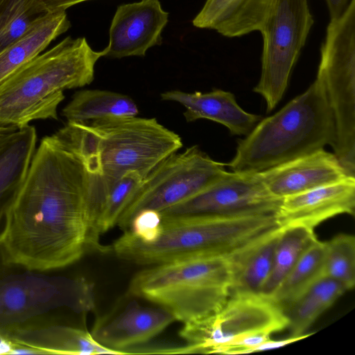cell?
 Listing matches in <instances>:
<instances>
[{
	"label": "cell",
	"mask_w": 355,
	"mask_h": 355,
	"mask_svg": "<svg viewBox=\"0 0 355 355\" xmlns=\"http://www.w3.org/2000/svg\"><path fill=\"white\" fill-rule=\"evenodd\" d=\"M107 192L101 174L88 169L54 135L43 137L4 214L2 262L44 272L79 260L90 250L89 239L100 242Z\"/></svg>",
	"instance_id": "obj_1"
},
{
	"label": "cell",
	"mask_w": 355,
	"mask_h": 355,
	"mask_svg": "<svg viewBox=\"0 0 355 355\" xmlns=\"http://www.w3.org/2000/svg\"><path fill=\"white\" fill-rule=\"evenodd\" d=\"M280 228L275 214L233 217L162 215L160 233L155 241L142 243L126 230L108 251L144 266L196 257L230 259Z\"/></svg>",
	"instance_id": "obj_2"
},
{
	"label": "cell",
	"mask_w": 355,
	"mask_h": 355,
	"mask_svg": "<svg viewBox=\"0 0 355 355\" xmlns=\"http://www.w3.org/2000/svg\"><path fill=\"white\" fill-rule=\"evenodd\" d=\"M105 51H94L85 37H67L28 62L0 83V129L17 130L39 119H58L65 89L94 80Z\"/></svg>",
	"instance_id": "obj_3"
},
{
	"label": "cell",
	"mask_w": 355,
	"mask_h": 355,
	"mask_svg": "<svg viewBox=\"0 0 355 355\" xmlns=\"http://www.w3.org/2000/svg\"><path fill=\"white\" fill-rule=\"evenodd\" d=\"M335 127L324 89L317 78L274 114L261 119L227 165L233 172L256 173L333 146Z\"/></svg>",
	"instance_id": "obj_4"
},
{
	"label": "cell",
	"mask_w": 355,
	"mask_h": 355,
	"mask_svg": "<svg viewBox=\"0 0 355 355\" xmlns=\"http://www.w3.org/2000/svg\"><path fill=\"white\" fill-rule=\"evenodd\" d=\"M232 279L230 259L189 257L139 271L128 293L165 309L184 324L217 310L230 295Z\"/></svg>",
	"instance_id": "obj_5"
},
{
	"label": "cell",
	"mask_w": 355,
	"mask_h": 355,
	"mask_svg": "<svg viewBox=\"0 0 355 355\" xmlns=\"http://www.w3.org/2000/svg\"><path fill=\"white\" fill-rule=\"evenodd\" d=\"M316 78L334 119V153L347 175L355 177V0L330 18Z\"/></svg>",
	"instance_id": "obj_6"
},
{
	"label": "cell",
	"mask_w": 355,
	"mask_h": 355,
	"mask_svg": "<svg viewBox=\"0 0 355 355\" xmlns=\"http://www.w3.org/2000/svg\"><path fill=\"white\" fill-rule=\"evenodd\" d=\"M94 307L93 287L84 278L30 270L0 277V335L55 323V313L62 309L85 313Z\"/></svg>",
	"instance_id": "obj_7"
},
{
	"label": "cell",
	"mask_w": 355,
	"mask_h": 355,
	"mask_svg": "<svg viewBox=\"0 0 355 355\" xmlns=\"http://www.w3.org/2000/svg\"><path fill=\"white\" fill-rule=\"evenodd\" d=\"M86 123L97 135L100 170L108 184L131 172L144 178L182 146L180 136L154 118L115 116Z\"/></svg>",
	"instance_id": "obj_8"
},
{
	"label": "cell",
	"mask_w": 355,
	"mask_h": 355,
	"mask_svg": "<svg viewBox=\"0 0 355 355\" xmlns=\"http://www.w3.org/2000/svg\"><path fill=\"white\" fill-rule=\"evenodd\" d=\"M288 323L284 311L271 297L235 292L215 311L184 323L179 334L189 354H225L234 343L254 334L270 336Z\"/></svg>",
	"instance_id": "obj_9"
},
{
	"label": "cell",
	"mask_w": 355,
	"mask_h": 355,
	"mask_svg": "<svg viewBox=\"0 0 355 355\" xmlns=\"http://www.w3.org/2000/svg\"><path fill=\"white\" fill-rule=\"evenodd\" d=\"M225 164L211 159L198 146L174 153L146 175L132 192L116 225L124 231L139 211L161 212L220 180Z\"/></svg>",
	"instance_id": "obj_10"
},
{
	"label": "cell",
	"mask_w": 355,
	"mask_h": 355,
	"mask_svg": "<svg viewBox=\"0 0 355 355\" xmlns=\"http://www.w3.org/2000/svg\"><path fill=\"white\" fill-rule=\"evenodd\" d=\"M313 24L308 0H277L259 31L261 71L253 91L265 100L267 112L282 98Z\"/></svg>",
	"instance_id": "obj_11"
},
{
	"label": "cell",
	"mask_w": 355,
	"mask_h": 355,
	"mask_svg": "<svg viewBox=\"0 0 355 355\" xmlns=\"http://www.w3.org/2000/svg\"><path fill=\"white\" fill-rule=\"evenodd\" d=\"M282 199L272 196L258 173L227 172L218 181L162 211V216L233 217L276 214Z\"/></svg>",
	"instance_id": "obj_12"
},
{
	"label": "cell",
	"mask_w": 355,
	"mask_h": 355,
	"mask_svg": "<svg viewBox=\"0 0 355 355\" xmlns=\"http://www.w3.org/2000/svg\"><path fill=\"white\" fill-rule=\"evenodd\" d=\"M128 293L96 320L91 334L101 345L123 352L146 343L175 320L161 306H144Z\"/></svg>",
	"instance_id": "obj_13"
},
{
	"label": "cell",
	"mask_w": 355,
	"mask_h": 355,
	"mask_svg": "<svg viewBox=\"0 0 355 355\" xmlns=\"http://www.w3.org/2000/svg\"><path fill=\"white\" fill-rule=\"evenodd\" d=\"M168 13L159 0H141L119 6L110 28V42L105 56L112 58L144 56L159 43Z\"/></svg>",
	"instance_id": "obj_14"
},
{
	"label": "cell",
	"mask_w": 355,
	"mask_h": 355,
	"mask_svg": "<svg viewBox=\"0 0 355 355\" xmlns=\"http://www.w3.org/2000/svg\"><path fill=\"white\" fill-rule=\"evenodd\" d=\"M355 177L282 198L277 216L284 227L300 225L314 230L340 214L354 215Z\"/></svg>",
	"instance_id": "obj_15"
},
{
	"label": "cell",
	"mask_w": 355,
	"mask_h": 355,
	"mask_svg": "<svg viewBox=\"0 0 355 355\" xmlns=\"http://www.w3.org/2000/svg\"><path fill=\"white\" fill-rule=\"evenodd\" d=\"M258 174L266 190L279 199L336 182L349 176L334 153L324 148Z\"/></svg>",
	"instance_id": "obj_16"
},
{
	"label": "cell",
	"mask_w": 355,
	"mask_h": 355,
	"mask_svg": "<svg viewBox=\"0 0 355 355\" xmlns=\"http://www.w3.org/2000/svg\"><path fill=\"white\" fill-rule=\"evenodd\" d=\"M161 98L183 105L187 121H213L225 126L232 135H248L262 118L245 112L232 93L219 89L205 93L171 90L162 93Z\"/></svg>",
	"instance_id": "obj_17"
},
{
	"label": "cell",
	"mask_w": 355,
	"mask_h": 355,
	"mask_svg": "<svg viewBox=\"0 0 355 355\" xmlns=\"http://www.w3.org/2000/svg\"><path fill=\"white\" fill-rule=\"evenodd\" d=\"M277 0H207L193 20L200 28L217 31L227 37L259 31Z\"/></svg>",
	"instance_id": "obj_18"
},
{
	"label": "cell",
	"mask_w": 355,
	"mask_h": 355,
	"mask_svg": "<svg viewBox=\"0 0 355 355\" xmlns=\"http://www.w3.org/2000/svg\"><path fill=\"white\" fill-rule=\"evenodd\" d=\"M8 337L40 354H125L101 345L87 331L57 323L19 329Z\"/></svg>",
	"instance_id": "obj_19"
},
{
	"label": "cell",
	"mask_w": 355,
	"mask_h": 355,
	"mask_svg": "<svg viewBox=\"0 0 355 355\" xmlns=\"http://www.w3.org/2000/svg\"><path fill=\"white\" fill-rule=\"evenodd\" d=\"M70 26L65 10L49 12L0 53V83Z\"/></svg>",
	"instance_id": "obj_20"
},
{
	"label": "cell",
	"mask_w": 355,
	"mask_h": 355,
	"mask_svg": "<svg viewBox=\"0 0 355 355\" xmlns=\"http://www.w3.org/2000/svg\"><path fill=\"white\" fill-rule=\"evenodd\" d=\"M35 128L15 130L0 144V207H7L24 182L36 149Z\"/></svg>",
	"instance_id": "obj_21"
},
{
	"label": "cell",
	"mask_w": 355,
	"mask_h": 355,
	"mask_svg": "<svg viewBox=\"0 0 355 355\" xmlns=\"http://www.w3.org/2000/svg\"><path fill=\"white\" fill-rule=\"evenodd\" d=\"M347 288L339 282L322 276L291 303L283 307L291 336H300Z\"/></svg>",
	"instance_id": "obj_22"
},
{
	"label": "cell",
	"mask_w": 355,
	"mask_h": 355,
	"mask_svg": "<svg viewBox=\"0 0 355 355\" xmlns=\"http://www.w3.org/2000/svg\"><path fill=\"white\" fill-rule=\"evenodd\" d=\"M67 122L86 123L115 117L137 116L135 102L123 94L100 89H85L76 93L62 110Z\"/></svg>",
	"instance_id": "obj_23"
},
{
	"label": "cell",
	"mask_w": 355,
	"mask_h": 355,
	"mask_svg": "<svg viewBox=\"0 0 355 355\" xmlns=\"http://www.w3.org/2000/svg\"><path fill=\"white\" fill-rule=\"evenodd\" d=\"M282 229L230 259L233 270L230 293H261L272 270Z\"/></svg>",
	"instance_id": "obj_24"
},
{
	"label": "cell",
	"mask_w": 355,
	"mask_h": 355,
	"mask_svg": "<svg viewBox=\"0 0 355 355\" xmlns=\"http://www.w3.org/2000/svg\"><path fill=\"white\" fill-rule=\"evenodd\" d=\"M325 246V242L318 239L311 243L271 295L282 308L323 276Z\"/></svg>",
	"instance_id": "obj_25"
},
{
	"label": "cell",
	"mask_w": 355,
	"mask_h": 355,
	"mask_svg": "<svg viewBox=\"0 0 355 355\" xmlns=\"http://www.w3.org/2000/svg\"><path fill=\"white\" fill-rule=\"evenodd\" d=\"M317 239L313 229L300 225L282 227L275 249L272 270L261 294L270 297L306 248Z\"/></svg>",
	"instance_id": "obj_26"
},
{
	"label": "cell",
	"mask_w": 355,
	"mask_h": 355,
	"mask_svg": "<svg viewBox=\"0 0 355 355\" xmlns=\"http://www.w3.org/2000/svg\"><path fill=\"white\" fill-rule=\"evenodd\" d=\"M49 12L42 0H0V53Z\"/></svg>",
	"instance_id": "obj_27"
},
{
	"label": "cell",
	"mask_w": 355,
	"mask_h": 355,
	"mask_svg": "<svg viewBox=\"0 0 355 355\" xmlns=\"http://www.w3.org/2000/svg\"><path fill=\"white\" fill-rule=\"evenodd\" d=\"M323 276L341 283L347 290L355 284V237L338 234L325 242Z\"/></svg>",
	"instance_id": "obj_28"
},
{
	"label": "cell",
	"mask_w": 355,
	"mask_h": 355,
	"mask_svg": "<svg viewBox=\"0 0 355 355\" xmlns=\"http://www.w3.org/2000/svg\"><path fill=\"white\" fill-rule=\"evenodd\" d=\"M142 179L137 173L131 172L108 184V192L99 223L101 236L116 225L132 192Z\"/></svg>",
	"instance_id": "obj_29"
},
{
	"label": "cell",
	"mask_w": 355,
	"mask_h": 355,
	"mask_svg": "<svg viewBox=\"0 0 355 355\" xmlns=\"http://www.w3.org/2000/svg\"><path fill=\"white\" fill-rule=\"evenodd\" d=\"M161 225L160 212L146 209L135 216L128 230L141 242L149 243L155 241L158 237Z\"/></svg>",
	"instance_id": "obj_30"
},
{
	"label": "cell",
	"mask_w": 355,
	"mask_h": 355,
	"mask_svg": "<svg viewBox=\"0 0 355 355\" xmlns=\"http://www.w3.org/2000/svg\"><path fill=\"white\" fill-rule=\"evenodd\" d=\"M312 334H304L300 336H290L288 338L282 339V340H272L270 338L268 340H265L261 344L259 345L253 349V352H262L266 350L273 349L276 348H279L281 347H284L288 344L293 343L294 342L298 341L300 340L307 338L311 336Z\"/></svg>",
	"instance_id": "obj_31"
},
{
	"label": "cell",
	"mask_w": 355,
	"mask_h": 355,
	"mask_svg": "<svg viewBox=\"0 0 355 355\" xmlns=\"http://www.w3.org/2000/svg\"><path fill=\"white\" fill-rule=\"evenodd\" d=\"M88 0H42L49 12L65 10L78 3Z\"/></svg>",
	"instance_id": "obj_32"
},
{
	"label": "cell",
	"mask_w": 355,
	"mask_h": 355,
	"mask_svg": "<svg viewBox=\"0 0 355 355\" xmlns=\"http://www.w3.org/2000/svg\"><path fill=\"white\" fill-rule=\"evenodd\" d=\"M330 18L339 16L345 9L350 0H324Z\"/></svg>",
	"instance_id": "obj_33"
},
{
	"label": "cell",
	"mask_w": 355,
	"mask_h": 355,
	"mask_svg": "<svg viewBox=\"0 0 355 355\" xmlns=\"http://www.w3.org/2000/svg\"><path fill=\"white\" fill-rule=\"evenodd\" d=\"M16 345L9 337L0 335V354H12Z\"/></svg>",
	"instance_id": "obj_34"
},
{
	"label": "cell",
	"mask_w": 355,
	"mask_h": 355,
	"mask_svg": "<svg viewBox=\"0 0 355 355\" xmlns=\"http://www.w3.org/2000/svg\"><path fill=\"white\" fill-rule=\"evenodd\" d=\"M15 130L0 129V144L3 143Z\"/></svg>",
	"instance_id": "obj_35"
},
{
	"label": "cell",
	"mask_w": 355,
	"mask_h": 355,
	"mask_svg": "<svg viewBox=\"0 0 355 355\" xmlns=\"http://www.w3.org/2000/svg\"><path fill=\"white\" fill-rule=\"evenodd\" d=\"M7 207H0V222L2 220V219H3L4 214Z\"/></svg>",
	"instance_id": "obj_36"
}]
</instances>
